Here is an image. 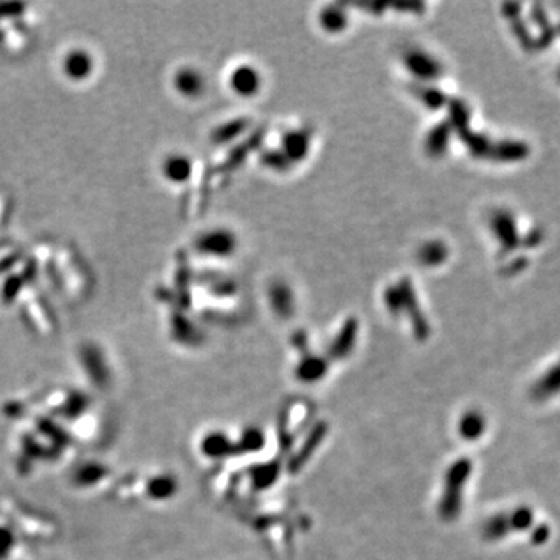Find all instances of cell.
Returning <instances> with one entry per match:
<instances>
[{
    "label": "cell",
    "instance_id": "2",
    "mask_svg": "<svg viewBox=\"0 0 560 560\" xmlns=\"http://www.w3.org/2000/svg\"><path fill=\"white\" fill-rule=\"evenodd\" d=\"M325 435H327V423L322 422L318 423L310 433V436L305 439V442L302 444L301 449H299V451L291 458V461L288 464L290 472L295 473L297 470H301L302 467L309 462V459L313 456V453L316 451L318 446L324 441Z\"/></svg>",
    "mask_w": 560,
    "mask_h": 560
},
{
    "label": "cell",
    "instance_id": "3",
    "mask_svg": "<svg viewBox=\"0 0 560 560\" xmlns=\"http://www.w3.org/2000/svg\"><path fill=\"white\" fill-rule=\"evenodd\" d=\"M492 228L506 251H509V248H513V246L518 244L517 224L511 213L503 210L497 212L492 218Z\"/></svg>",
    "mask_w": 560,
    "mask_h": 560
},
{
    "label": "cell",
    "instance_id": "10",
    "mask_svg": "<svg viewBox=\"0 0 560 560\" xmlns=\"http://www.w3.org/2000/svg\"><path fill=\"white\" fill-rule=\"evenodd\" d=\"M484 428L483 419L476 412H469L465 414L461 422H459V433H461L462 437L465 439H476Z\"/></svg>",
    "mask_w": 560,
    "mask_h": 560
},
{
    "label": "cell",
    "instance_id": "4",
    "mask_svg": "<svg viewBox=\"0 0 560 560\" xmlns=\"http://www.w3.org/2000/svg\"><path fill=\"white\" fill-rule=\"evenodd\" d=\"M280 475V464L279 461H270L263 464H257L251 469V484L256 490H266L277 481Z\"/></svg>",
    "mask_w": 560,
    "mask_h": 560
},
{
    "label": "cell",
    "instance_id": "7",
    "mask_svg": "<svg viewBox=\"0 0 560 560\" xmlns=\"http://www.w3.org/2000/svg\"><path fill=\"white\" fill-rule=\"evenodd\" d=\"M265 433L257 426L246 428L235 444V453H258L265 446Z\"/></svg>",
    "mask_w": 560,
    "mask_h": 560
},
{
    "label": "cell",
    "instance_id": "6",
    "mask_svg": "<svg viewBox=\"0 0 560 560\" xmlns=\"http://www.w3.org/2000/svg\"><path fill=\"white\" fill-rule=\"evenodd\" d=\"M203 451L213 459L228 458L235 453V444L223 433H212L203 441Z\"/></svg>",
    "mask_w": 560,
    "mask_h": 560
},
{
    "label": "cell",
    "instance_id": "11",
    "mask_svg": "<svg viewBox=\"0 0 560 560\" xmlns=\"http://www.w3.org/2000/svg\"><path fill=\"white\" fill-rule=\"evenodd\" d=\"M414 63H422V55H411L410 53V56H408V65H410V70H417V73L420 72V73H423V77H426V75H430V73L433 72V64H423V72L420 70L417 65L414 64ZM423 63H430V59L428 58H423ZM422 65V64H420Z\"/></svg>",
    "mask_w": 560,
    "mask_h": 560
},
{
    "label": "cell",
    "instance_id": "5",
    "mask_svg": "<svg viewBox=\"0 0 560 560\" xmlns=\"http://www.w3.org/2000/svg\"><path fill=\"white\" fill-rule=\"evenodd\" d=\"M327 372V361L324 358L309 355L302 358V361L297 364L296 377L302 383H315L321 380Z\"/></svg>",
    "mask_w": 560,
    "mask_h": 560
},
{
    "label": "cell",
    "instance_id": "1",
    "mask_svg": "<svg viewBox=\"0 0 560 560\" xmlns=\"http://www.w3.org/2000/svg\"><path fill=\"white\" fill-rule=\"evenodd\" d=\"M470 475V462L467 459H458L445 473L444 492L439 501V515L446 522L455 520L462 506V489Z\"/></svg>",
    "mask_w": 560,
    "mask_h": 560
},
{
    "label": "cell",
    "instance_id": "8",
    "mask_svg": "<svg viewBox=\"0 0 560 560\" xmlns=\"http://www.w3.org/2000/svg\"><path fill=\"white\" fill-rule=\"evenodd\" d=\"M260 78L252 68H240L232 77V86L242 95H252L258 89Z\"/></svg>",
    "mask_w": 560,
    "mask_h": 560
},
{
    "label": "cell",
    "instance_id": "9",
    "mask_svg": "<svg viewBox=\"0 0 560 560\" xmlns=\"http://www.w3.org/2000/svg\"><path fill=\"white\" fill-rule=\"evenodd\" d=\"M355 335H357V327L355 324H348L343 329V332L339 333V336L335 339V343L332 344L330 348V355L333 358H344L348 357L352 348H353V343H355Z\"/></svg>",
    "mask_w": 560,
    "mask_h": 560
}]
</instances>
